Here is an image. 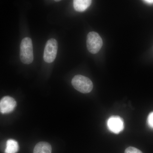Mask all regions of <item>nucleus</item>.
<instances>
[{"mask_svg":"<svg viewBox=\"0 0 153 153\" xmlns=\"http://www.w3.org/2000/svg\"><path fill=\"white\" fill-rule=\"evenodd\" d=\"M19 150V145L16 141L13 139L7 141L5 153H16Z\"/></svg>","mask_w":153,"mask_h":153,"instance_id":"obj_9","label":"nucleus"},{"mask_svg":"<svg viewBox=\"0 0 153 153\" xmlns=\"http://www.w3.org/2000/svg\"><path fill=\"white\" fill-rule=\"evenodd\" d=\"M52 147L49 143L41 142L36 145L33 153H51Z\"/></svg>","mask_w":153,"mask_h":153,"instance_id":"obj_8","label":"nucleus"},{"mask_svg":"<svg viewBox=\"0 0 153 153\" xmlns=\"http://www.w3.org/2000/svg\"><path fill=\"white\" fill-rule=\"evenodd\" d=\"M144 1L145 2L148 3V4H153V0H146V1Z\"/></svg>","mask_w":153,"mask_h":153,"instance_id":"obj_12","label":"nucleus"},{"mask_svg":"<svg viewBox=\"0 0 153 153\" xmlns=\"http://www.w3.org/2000/svg\"><path fill=\"white\" fill-rule=\"evenodd\" d=\"M125 153H143L141 151L133 147H129L126 149Z\"/></svg>","mask_w":153,"mask_h":153,"instance_id":"obj_10","label":"nucleus"},{"mask_svg":"<svg viewBox=\"0 0 153 153\" xmlns=\"http://www.w3.org/2000/svg\"><path fill=\"white\" fill-rule=\"evenodd\" d=\"M20 59L23 63L30 64L34 59L33 42L30 38H25L22 40L20 46Z\"/></svg>","mask_w":153,"mask_h":153,"instance_id":"obj_1","label":"nucleus"},{"mask_svg":"<svg viewBox=\"0 0 153 153\" xmlns=\"http://www.w3.org/2000/svg\"><path fill=\"white\" fill-rule=\"evenodd\" d=\"M71 83L76 90L82 93H89L93 89V83L91 80L82 75L74 76L72 79Z\"/></svg>","mask_w":153,"mask_h":153,"instance_id":"obj_2","label":"nucleus"},{"mask_svg":"<svg viewBox=\"0 0 153 153\" xmlns=\"http://www.w3.org/2000/svg\"><path fill=\"white\" fill-rule=\"evenodd\" d=\"M147 123L150 127L153 128V112H151L149 114L148 117Z\"/></svg>","mask_w":153,"mask_h":153,"instance_id":"obj_11","label":"nucleus"},{"mask_svg":"<svg viewBox=\"0 0 153 153\" xmlns=\"http://www.w3.org/2000/svg\"><path fill=\"white\" fill-rule=\"evenodd\" d=\"M107 124L108 129L115 134L119 133L124 127L123 119L118 116H112L110 117Z\"/></svg>","mask_w":153,"mask_h":153,"instance_id":"obj_5","label":"nucleus"},{"mask_svg":"<svg viewBox=\"0 0 153 153\" xmlns=\"http://www.w3.org/2000/svg\"><path fill=\"white\" fill-rule=\"evenodd\" d=\"M58 44L54 38L47 41L45 46L44 53V59L47 63H51L55 60L57 56Z\"/></svg>","mask_w":153,"mask_h":153,"instance_id":"obj_4","label":"nucleus"},{"mask_svg":"<svg viewBox=\"0 0 153 153\" xmlns=\"http://www.w3.org/2000/svg\"><path fill=\"white\" fill-rule=\"evenodd\" d=\"M86 44L88 51L92 54H96L102 47V40L98 33L90 32L88 34Z\"/></svg>","mask_w":153,"mask_h":153,"instance_id":"obj_3","label":"nucleus"},{"mask_svg":"<svg viewBox=\"0 0 153 153\" xmlns=\"http://www.w3.org/2000/svg\"><path fill=\"white\" fill-rule=\"evenodd\" d=\"M16 106V102L13 97L5 96L0 100V112L9 113L13 111Z\"/></svg>","mask_w":153,"mask_h":153,"instance_id":"obj_6","label":"nucleus"},{"mask_svg":"<svg viewBox=\"0 0 153 153\" xmlns=\"http://www.w3.org/2000/svg\"><path fill=\"white\" fill-rule=\"evenodd\" d=\"M91 2L90 0H74L73 1L74 8L77 12H83L89 7Z\"/></svg>","mask_w":153,"mask_h":153,"instance_id":"obj_7","label":"nucleus"}]
</instances>
